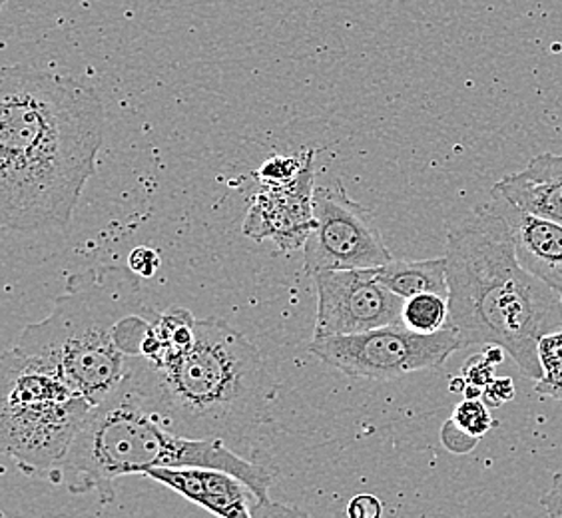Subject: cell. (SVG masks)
<instances>
[{"label": "cell", "mask_w": 562, "mask_h": 518, "mask_svg": "<svg viewBox=\"0 0 562 518\" xmlns=\"http://www.w3.org/2000/svg\"><path fill=\"white\" fill-rule=\"evenodd\" d=\"M106 110L72 76L31 66L0 72V224L16 234L65 232L97 173Z\"/></svg>", "instance_id": "obj_1"}, {"label": "cell", "mask_w": 562, "mask_h": 518, "mask_svg": "<svg viewBox=\"0 0 562 518\" xmlns=\"http://www.w3.org/2000/svg\"><path fill=\"white\" fill-rule=\"evenodd\" d=\"M124 383L164 429L246 459L276 395L260 349L220 317L198 319L194 346L176 359H131Z\"/></svg>", "instance_id": "obj_2"}, {"label": "cell", "mask_w": 562, "mask_h": 518, "mask_svg": "<svg viewBox=\"0 0 562 518\" xmlns=\"http://www.w3.org/2000/svg\"><path fill=\"white\" fill-rule=\"evenodd\" d=\"M449 325L463 347H501L525 378H542L539 344L562 329V297L525 270L505 219L479 205L447 238Z\"/></svg>", "instance_id": "obj_3"}, {"label": "cell", "mask_w": 562, "mask_h": 518, "mask_svg": "<svg viewBox=\"0 0 562 518\" xmlns=\"http://www.w3.org/2000/svg\"><path fill=\"white\" fill-rule=\"evenodd\" d=\"M182 466L226 471L260 500L270 498L273 475L268 469L220 441H195L164 429L124 381L88 415L53 485L72 495L98 493L102 503H110L120 476Z\"/></svg>", "instance_id": "obj_4"}, {"label": "cell", "mask_w": 562, "mask_h": 518, "mask_svg": "<svg viewBox=\"0 0 562 518\" xmlns=\"http://www.w3.org/2000/svg\"><path fill=\"white\" fill-rule=\"evenodd\" d=\"M146 309L142 280L128 266H92L66 280L53 312L26 325L14 349L53 365L98 407L120 387L131 363L116 344L120 322Z\"/></svg>", "instance_id": "obj_5"}, {"label": "cell", "mask_w": 562, "mask_h": 518, "mask_svg": "<svg viewBox=\"0 0 562 518\" xmlns=\"http://www.w3.org/2000/svg\"><path fill=\"white\" fill-rule=\"evenodd\" d=\"M92 405L53 365L12 347L0 363V444L22 475L55 478Z\"/></svg>", "instance_id": "obj_6"}, {"label": "cell", "mask_w": 562, "mask_h": 518, "mask_svg": "<svg viewBox=\"0 0 562 518\" xmlns=\"http://www.w3.org/2000/svg\"><path fill=\"white\" fill-rule=\"evenodd\" d=\"M459 349L463 344L451 325L439 334L422 335L395 324L368 334L314 337L307 351L347 378L390 381L441 369Z\"/></svg>", "instance_id": "obj_7"}, {"label": "cell", "mask_w": 562, "mask_h": 518, "mask_svg": "<svg viewBox=\"0 0 562 518\" xmlns=\"http://www.w3.org/2000/svg\"><path fill=\"white\" fill-rule=\"evenodd\" d=\"M315 229L303 248L305 273L378 270L393 261L368 207L351 200L344 185H315Z\"/></svg>", "instance_id": "obj_8"}, {"label": "cell", "mask_w": 562, "mask_h": 518, "mask_svg": "<svg viewBox=\"0 0 562 518\" xmlns=\"http://www.w3.org/2000/svg\"><path fill=\"white\" fill-rule=\"evenodd\" d=\"M314 280L317 288L314 337L368 334L401 324L405 300L390 292L373 270L324 271Z\"/></svg>", "instance_id": "obj_9"}, {"label": "cell", "mask_w": 562, "mask_h": 518, "mask_svg": "<svg viewBox=\"0 0 562 518\" xmlns=\"http://www.w3.org/2000/svg\"><path fill=\"white\" fill-rule=\"evenodd\" d=\"M314 151H305L303 170L293 182L263 185L251 198L241 232L256 241L271 239L281 251L305 248L315 229Z\"/></svg>", "instance_id": "obj_10"}, {"label": "cell", "mask_w": 562, "mask_h": 518, "mask_svg": "<svg viewBox=\"0 0 562 518\" xmlns=\"http://www.w3.org/2000/svg\"><path fill=\"white\" fill-rule=\"evenodd\" d=\"M154 483L168 486L180 497L198 507L206 508L217 518H254V503L258 497L238 476L217 469L182 466V469H154L146 473Z\"/></svg>", "instance_id": "obj_11"}, {"label": "cell", "mask_w": 562, "mask_h": 518, "mask_svg": "<svg viewBox=\"0 0 562 518\" xmlns=\"http://www.w3.org/2000/svg\"><path fill=\"white\" fill-rule=\"evenodd\" d=\"M491 210L505 219L520 266L562 295V226L532 216L491 194Z\"/></svg>", "instance_id": "obj_12"}, {"label": "cell", "mask_w": 562, "mask_h": 518, "mask_svg": "<svg viewBox=\"0 0 562 518\" xmlns=\"http://www.w3.org/2000/svg\"><path fill=\"white\" fill-rule=\"evenodd\" d=\"M491 194L562 226V154L544 151L535 156L525 170L498 180Z\"/></svg>", "instance_id": "obj_13"}, {"label": "cell", "mask_w": 562, "mask_h": 518, "mask_svg": "<svg viewBox=\"0 0 562 518\" xmlns=\"http://www.w3.org/2000/svg\"><path fill=\"white\" fill-rule=\"evenodd\" d=\"M390 292L400 295L401 300H412L423 293H439L449 297V280H447V259H393L387 266L373 270Z\"/></svg>", "instance_id": "obj_14"}, {"label": "cell", "mask_w": 562, "mask_h": 518, "mask_svg": "<svg viewBox=\"0 0 562 518\" xmlns=\"http://www.w3.org/2000/svg\"><path fill=\"white\" fill-rule=\"evenodd\" d=\"M449 322H451V309H449L447 295L423 293V295H415L412 300H405L401 324L415 334H439L449 327Z\"/></svg>", "instance_id": "obj_15"}, {"label": "cell", "mask_w": 562, "mask_h": 518, "mask_svg": "<svg viewBox=\"0 0 562 518\" xmlns=\"http://www.w3.org/2000/svg\"><path fill=\"white\" fill-rule=\"evenodd\" d=\"M454 425L461 427L467 435L475 437V439H483L491 427L495 425L493 417L488 413L487 405L483 399H465L454 407L453 415H451Z\"/></svg>", "instance_id": "obj_16"}, {"label": "cell", "mask_w": 562, "mask_h": 518, "mask_svg": "<svg viewBox=\"0 0 562 518\" xmlns=\"http://www.w3.org/2000/svg\"><path fill=\"white\" fill-rule=\"evenodd\" d=\"M305 154L302 156H273L263 164L258 178L263 185H283L293 182L303 170Z\"/></svg>", "instance_id": "obj_17"}, {"label": "cell", "mask_w": 562, "mask_h": 518, "mask_svg": "<svg viewBox=\"0 0 562 518\" xmlns=\"http://www.w3.org/2000/svg\"><path fill=\"white\" fill-rule=\"evenodd\" d=\"M495 368L497 365L483 351L481 356L471 357L463 365V379L469 387L481 388L485 393V388L495 381Z\"/></svg>", "instance_id": "obj_18"}, {"label": "cell", "mask_w": 562, "mask_h": 518, "mask_svg": "<svg viewBox=\"0 0 562 518\" xmlns=\"http://www.w3.org/2000/svg\"><path fill=\"white\" fill-rule=\"evenodd\" d=\"M162 266V258L160 254L154 248L148 246H140V248L132 249L131 258H128V268H131L140 280L146 278H154Z\"/></svg>", "instance_id": "obj_19"}, {"label": "cell", "mask_w": 562, "mask_h": 518, "mask_svg": "<svg viewBox=\"0 0 562 518\" xmlns=\"http://www.w3.org/2000/svg\"><path fill=\"white\" fill-rule=\"evenodd\" d=\"M441 441H443L445 449L453 454L471 453L479 444V439L467 435L461 427H457L453 419L445 423L443 429H441Z\"/></svg>", "instance_id": "obj_20"}, {"label": "cell", "mask_w": 562, "mask_h": 518, "mask_svg": "<svg viewBox=\"0 0 562 518\" xmlns=\"http://www.w3.org/2000/svg\"><path fill=\"white\" fill-rule=\"evenodd\" d=\"M254 518H314L307 515L302 508L292 507V505H281L276 500H256L254 503Z\"/></svg>", "instance_id": "obj_21"}, {"label": "cell", "mask_w": 562, "mask_h": 518, "mask_svg": "<svg viewBox=\"0 0 562 518\" xmlns=\"http://www.w3.org/2000/svg\"><path fill=\"white\" fill-rule=\"evenodd\" d=\"M539 359H541L542 373L544 369L562 365V329L542 337L539 344Z\"/></svg>", "instance_id": "obj_22"}, {"label": "cell", "mask_w": 562, "mask_h": 518, "mask_svg": "<svg viewBox=\"0 0 562 518\" xmlns=\"http://www.w3.org/2000/svg\"><path fill=\"white\" fill-rule=\"evenodd\" d=\"M383 505L373 495H357L347 505V517L349 518H381Z\"/></svg>", "instance_id": "obj_23"}, {"label": "cell", "mask_w": 562, "mask_h": 518, "mask_svg": "<svg viewBox=\"0 0 562 518\" xmlns=\"http://www.w3.org/2000/svg\"><path fill=\"white\" fill-rule=\"evenodd\" d=\"M513 395H515V383H513V379L495 378V381L485 388L483 401H485L487 407H498V405H503V403L513 399Z\"/></svg>", "instance_id": "obj_24"}, {"label": "cell", "mask_w": 562, "mask_h": 518, "mask_svg": "<svg viewBox=\"0 0 562 518\" xmlns=\"http://www.w3.org/2000/svg\"><path fill=\"white\" fill-rule=\"evenodd\" d=\"M547 518H562V471L552 476L551 488L542 495Z\"/></svg>", "instance_id": "obj_25"}, {"label": "cell", "mask_w": 562, "mask_h": 518, "mask_svg": "<svg viewBox=\"0 0 562 518\" xmlns=\"http://www.w3.org/2000/svg\"><path fill=\"white\" fill-rule=\"evenodd\" d=\"M9 2H11V0H2V4H4V7H7V4H9Z\"/></svg>", "instance_id": "obj_26"}, {"label": "cell", "mask_w": 562, "mask_h": 518, "mask_svg": "<svg viewBox=\"0 0 562 518\" xmlns=\"http://www.w3.org/2000/svg\"><path fill=\"white\" fill-rule=\"evenodd\" d=\"M561 297H562V295H561Z\"/></svg>", "instance_id": "obj_27"}]
</instances>
